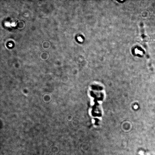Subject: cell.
I'll list each match as a JSON object with an SVG mask.
<instances>
[{
    "label": "cell",
    "instance_id": "obj_1",
    "mask_svg": "<svg viewBox=\"0 0 155 155\" xmlns=\"http://www.w3.org/2000/svg\"><path fill=\"white\" fill-rule=\"evenodd\" d=\"M143 27H144L142 25L140 26V27L141 36L142 42V44L143 47L145 49L147 58L149 59V56L148 54V46L147 45V42L148 41V38L145 34L144 29Z\"/></svg>",
    "mask_w": 155,
    "mask_h": 155
}]
</instances>
